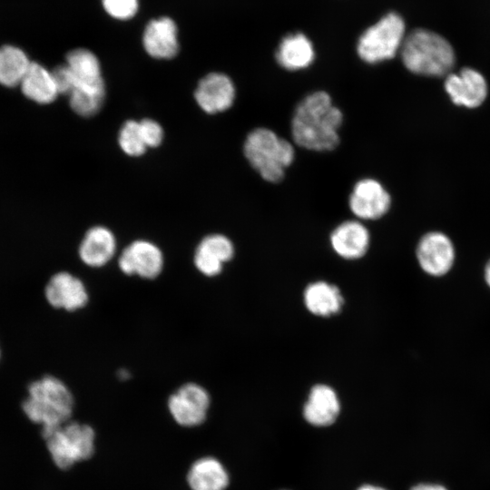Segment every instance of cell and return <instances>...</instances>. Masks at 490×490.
I'll return each mask as SVG.
<instances>
[{"instance_id":"cell-1","label":"cell","mask_w":490,"mask_h":490,"mask_svg":"<svg viewBox=\"0 0 490 490\" xmlns=\"http://www.w3.org/2000/svg\"><path fill=\"white\" fill-rule=\"evenodd\" d=\"M343 113L325 91L306 95L295 107L290 122L293 142L306 150L328 152L339 143Z\"/></svg>"},{"instance_id":"cell-2","label":"cell","mask_w":490,"mask_h":490,"mask_svg":"<svg viewBox=\"0 0 490 490\" xmlns=\"http://www.w3.org/2000/svg\"><path fill=\"white\" fill-rule=\"evenodd\" d=\"M74 406L73 394L65 383L54 376L46 375L28 385L22 410L30 421L41 426V434L45 439L69 421Z\"/></svg>"},{"instance_id":"cell-3","label":"cell","mask_w":490,"mask_h":490,"mask_svg":"<svg viewBox=\"0 0 490 490\" xmlns=\"http://www.w3.org/2000/svg\"><path fill=\"white\" fill-rule=\"evenodd\" d=\"M243 152L250 166L268 182H279L295 158L291 142L266 127L253 129L247 135Z\"/></svg>"},{"instance_id":"cell-4","label":"cell","mask_w":490,"mask_h":490,"mask_svg":"<svg viewBox=\"0 0 490 490\" xmlns=\"http://www.w3.org/2000/svg\"><path fill=\"white\" fill-rule=\"evenodd\" d=\"M400 54L406 68L416 74L445 75L455 64L450 44L441 35L426 29H416L405 36Z\"/></svg>"},{"instance_id":"cell-5","label":"cell","mask_w":490,"mask_h":490,"mask_svg":"<svg viewBox=\"0 0 490 490\" xmlns=\"http://www.w3.org/2000/svg\"><path fill=\"white\" fill-rule=\"evenodd\" d=\"M45 440L54 465L64 470L89 459L95 449L93 428L78 422L68 421L54 430Z\"/></svg>"},{"instance_id":"cell-6","label":"cell","mask_w":490,"mask_h":490,"mask_svg":"<svg viewBox=\"0 0 490 490\" xmlns=\"http://www.w3.org/2000/svg\"><path fill=\"white\" fill-rule=\"evenodd\" d=\"M405 36L403 19L396 13H389L359 36L357 53L370 64L391 59L400 51Z\"/></svg>"},{"instance_id":"cell-7","label":"cell","mask_w":490,"mask_h":490,"mask_svg":"<svg viewBox=\"0 0 490 490\" xmlns=\"http://www.w3.org/2000/svg\"><path fill=\"white\" fill-rule=\"evenodd\" d=\"M211 404L207 390L197 383L181 386L168 399V409L177 424L185 427L201 425Z\"/></svg>"},{"instance_id":"cell-8","label":"cell","mask_w":490,"mask_h":490,"mask_svg":"<svg viewBox=\"0 0 490 490\" xmlns=\"http://www.w3.org/2000/svg\"><path fill=\"white\" fill-rule=\"evenodd\" d=\"M164 258L162 250L147 240H136L126 246L118 258L121 271L152 279L162 271Z\"/></svg>"},{"instance_id":"cell-9","label":"cell","mask_w":490,"mask_h":490,"mask_svg":"<svg viewBox=\"0 0 490 490\" xmlns=\"http://www.w3.org/2000/svg\"><path fill=\"white\" fill-rule=\"evenodd\" d=\"M391 197L381 182L373 178L358 181L349 194L348 207L351 212L363 220H374L383 217L389 210Z\"/></svg>"},{"instance_id":"cell-10","label":"cell","mask_w":490,"mask_h":490,"mask_svg":"<svg viewBox=\"0 0 490 490\" xmlns=\"http://www.w3.org/2000/svg\"><path fill=\"white\" fill-rule=\"evenodd\" d=\"M44 297L50 306L66 311L83 309L89 301L83 280L68 271L56 272L49 279Z\"/></svg>"},{"instance_id":"cell-11","label":"cell","mask_w":490,"mask_h":490,"mask_svg":"<svg viewBox=\"0 0 490 490\" xmlns=\"http://www.w3.org/2000/svg\"><path fill=\"white\" fill-rule=\"evenodd\" d=\"M194 97L198 105L207 113L227 111L235 101L236 88L225 74L211 73L199 82Z\"/></svg>"},{"instance_id":"cell-12","label":"cell","mask_w":490,"mask_h":490,"mask_svg":"<svg viewBox=\"0 0 490 490\" xmlns=\"http://www.w3.org/2000/svg\"><path fill=\"white\" fill-rule=\"evenodd\" d=\"M416 256L421 268L426 273L441 276L452 267L455 250L446 235L433 231L421 238L416 248Z\"/></svg>"},{"instance_id":"cell-13","label":"cell","mask_w":490,"mask_h":490,"mask_svg":"<svg viewBox=\"0 0 490 490\" xmlns=\"http://www.w3.org/2000/svg\"><path fill=\"white\" fill-rule=\"evenodd\" d=\"M234 256V246L231 240L222 234L205 236L198 244L193 263L199 272L207 277L219 275L224 263Z\"/></svg>"},{"instance_id":"cell-14","label":"cell","mask_w":490,"mask_h":490,"mask_svg":"<svg viewBox=\"0 0 490 490\" xmlns=\"http://www.w3.org/2000/svg\"><path fill=\"white\" fill-rule=\"evenodd\" d=\"M445 88L453 103L468 108L479 106L487 94L485 79L471 68H465L457 74H449Z\"/></svg>"},{"instance_id":"cell-15","label":"cell","mask_w":490,"mask_h":490,"mask_svg":"<svg viewBox=\"0 0 490 490\" xmlns=\"http://www.w3.org/2000/svg\"><path fill=\"white\" fill-rule=\"evenodd\" d=\"M142 44L149 55L156 59H171L179 50L178 30L167 16L151 20L143 32Z\"/></svg>"},{"instance_id":"cell-16","label":"cell","mask_w":490,"mask_h":490,"mask_svg":"<svg viewBox=\"0 0 490 490\" xmlns=\"http://www.w3.org/2000/svg\"><path fill=\"white\" fill-rule=\"evenodd\" d=\"M370 235L359 220H345L330 234V244L340 257L355 260L363 257L368 250Z\"/></svg>"},{"instance_id":"cell-17","label":"cell","mask_w":490,"mask_h":490,"mask_svg":"<svg viewBox=\"0 0 490 490\" xmlns=\"http://www.w3.org/2000/svg\"><path fill=\"white\" fill-rule=\"evenodd\" d=\"M116 251V239L111 230L104 226L90 228L78 248L80 260L87 266L100 268L106 265Z\"/></svg>"},{"instance_id":"cell-18","label":"cell","mask_w":490,"mask_h":490,"mask_svg":"<svg viewBox=\"0 0 490 490\" xmlns=\"http://www.w3.org/2000/svg\"><path fill=\"white\" fill-rule=\"evenodd\" d=\"M339 410V400L335 390L329 386L318 384L309 392L303 415L311 425L325 426L337 419Z\"/></svg>"},{"instance_id":"cell-19","label":"cell","mask_w":490,"mask_h":490,"mask_svg":"<svg viewBox=\"0 0 490 490\" xmlns=\"http://www.w3.org/2000/svg\"><path fill=\"white\" fill-rule=\"evenodd\" d=\"M277 63L289 71L308 68L315 59L314 47L301 33L286 35L275 53Z\"/></svg>"},{"instance_id":"cell-20","label":"cell","mask_w":490,"mask_h":490,"mask_svg":"<svg viewBox=\"0 0 490 490\" xmlns=\"http://www.w3.org/2000/svg\"><path fill=\"white\" fill-rule=\"evenodd\" d=\"M229 481V475L221 463L210 456L196 460L187 474L191 490H225Z\"/></svg>"},{"instance_id":"cell-21","label":"cell","mask_w":490,"mask_h":490,"mask_svg":"<svg viewBox=\"0 0 490 490\" xmlns=\"http://www.w3.org/2000/svg\"><path fill=\"white\" fill-rule=\"evenodd\" d=\"M303 299L307 309L320 317L337 314L343 304L338 288L325 281L310 283L304 291Z\"/></svg>"},{"instance_id":"cell-22","label":"cell","mask_w":490,"mask_h":490,"mask_svg":"<svg viewBox=\"0 0 490 490\" xmlns=\"http://www.w3.org/2000/svg\"><path fill=\"white\" fill-rule=\"evenodd\" d=\"M20 85L24 94L38 103H52L59 93L52 71L35 62L31 63Z\"/></svg>"},{"instance_id":"cell-23","label":"cell","mask_w":490,"mask_h":490,"mask_svg":"<svg viewBox=\"0 0 490 490\" xmlns=\"http://www.w3.org/2000/svg\"><path fill=\"white\" fill-rule=\"evenodd\" d=\"M31 63L20 48L13 45L0 47V83L8 87L20 84Z\"/></svg>"},{"instance_id":"cell-24","label":"cell","mask_w":490,"mask_h":490,"mask_svg":"<svg viewBox=\"0 0 490 490\" xmlns=\"http://www.w3.org/2000/svg\"><path fill=\"white\" fill-rule=\"evenodd\" d=\"M66 65L74 74L76 84L103 82L99 60L88 49L78 48L69 52L66 55Z\"/></svg>"},{"instance_id":"cell-25","label":"cell","mask_w":490,"mask_h":490,"mask_svg":"<svg viewBox=\"0 0 490 490\" xmlns=\"http://www.w3.org/2000/svg\"><path fill=\"white\" fill-rule=\"evenodd\" d=\"M105 95L103 82L78 83L70 93V105L77 114L89 117L95 114L103 105Z\"/></svg>"},{"instance_id":"cell-26","label":"cell","mask_w":490,"mask_h":490,"mask_svg":"<svg viewBox=\"0 0 490 490\" xmlns=\"http://www.w3.org/2000/svg\"><path fill=\"white\" fill-rule=\"evenodd\" d=\"M118 142L121 149L130 156H141L147 149L140 122L134 120H128L122 124L119 132Z\"/></svg>"},{"instance_id":"cell-27","label":"cell","mask_w":490,"mask_h":490,"mask_svg":"<svg viewBox=\"0 0 490 490\" xmlns=\"http://www.w3.org/2000/svg\"><path fill=\"white\" fill-rule=\"evenodd\" d=\"M106 13L112 17L126 20L135 15L138 10V0H102Z\"/></svg>"},{"instance_id":"cell-28","label":"cell","mask_w":490,"mask_h":490,"mask_svg":"<svg viewBox=\"0 0 490 490\" xmlns=\"http://www.w3.org/2000/svg\"><path fill=\"white\" fill-rule=\"evenodd\" d=\"M139 122L147 148L159 146L163 139V130L161 124L152 119H143Z\"/></svg>"},{"instance_id":"cell-29","label":"cell","mask_w":490,"mask_h":490,"mask_svg":"<svg viewBox=\"0 0 490 490\" xmlns=\"http://www.w3.org/2000/svg\"><path fill=\"white\" fill-rule=\"evenodd\" d=\"M52 73L58 93L69 95L77 83L76 79L69 67L66 64L60 65L54 68Z\"/></svg>"},{"instance_id":"cell-30","label":"cell","mask_w":490,"mask_h":490,"mask_svg":"<svg viewBox=\"0 0 490 490\" xmlns=\"http://www.w3.org/2000/svg\"><path fill=\"white\" fill-rule=\"evenodd\" d=\"M411 490H447V489L439 485L420 484L414 486Z\"/></svg>"},{"instance_id":"cell-31","label":"cell","mask_w":490,"mask_h":490,"mask_svg":"<svg viewBox=\"0 0 490 490\" xmlns=\"http://www.w3.org/2000/svg\"><path fill=\"white\" fill-rule=\"evenodd\" d=\"M485 278L487 282V284L490 287V260L487 262L485 269Z\"/></svg>"},{"instance_id":"cell-32","label":"cell","mask_w":490,"mask_h":490,"mask_svg":"<svg viewBox=\"0 0 490 490\" xmlns=\"http://www.w3.org/2000/svg\"><path fill=\"white\" fill-rule=\"evenodd\" d=\"M358 490H385V489L381 487L374 486V485H366L361 486Z\"/></svg>"},{"instance_id":"cell-33","label":"cell","mask_w":490,"mask_h":490,"mask_svg":"<svg viewBox=\"0 0 490 490\" xmlns=\"http://www.w3.org/2000/svg\"><path fill=\"white\" fill-rule=\"evenodd\" d=\"M129 372L124 369H121L119 372L120 378L126 379L129 377Z\"/></svg>"},{"instance_id":"cell-34","label":"cell","mask_w":490,"mask_h":490,"mask_svg":"<svg viewBox=\"0 0 490 490\" xmlns=\"http://www.w3.org/2000/svg\"><path fill=\"white\" fill-rule=\"evenodd\" d=\"M0 357H1V350H0Z\"/></svg>"}]
</instances>
